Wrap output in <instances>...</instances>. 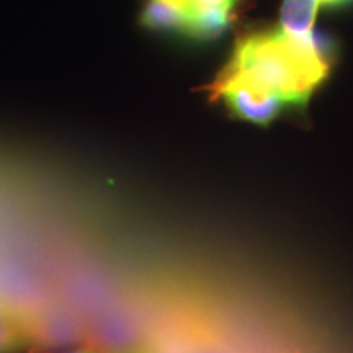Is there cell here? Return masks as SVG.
<instances>
[{
    "instance_id": "6",
    "label": "cell",
    "mask_w": 353,
    "mask_h": 353,
    "mask_svg": "<svg viewBox=\"0 0 353 353\" xmlns=\"http://www.w3.org/2000/svg\"><path fill=\"white\" fill-rule=\"evenodd\" d=\"M26 335L12 322L0 321V353L20 350L26 345Z\"/></svg>"
},
{
    "instance_id": "1",
    "label": "cell",
    "mask_w": 353,
    "mask_h": 353,
    "mask_svg": "<svg viewBox=\"0 0 353 353\" xmlns=\"http://www.w3.org/2000/svg\"><path fill=\"white\" fill-rule=\"evenodd\" d=\"M224 68L270 92L285 105H304L327 77L329 61L314 34L294 38L275 30L241 38Z\"/></svg>"
},
{
    "instance_id": "5",
    "label": "cell",
    "mask_w": 353,
    "mask_h": 353,
    "mask_svg": "<svg viewBox=\"0 0 353 353\" xmlns=\"http://www.w3.org/2000/svg\"><path fill=\"white\" fill-rule=\"evenodd\" d=\"M319 6V0H283L280 30L294 38H311Z\"/></svg>"
},
{
    "instance_id": "3",
    "label": "cell",
    "mask_w": 353,
    "mask_h": 353,
    "mask_svg": "<svg viewBox=\"0 0 353 353\" xmlns=\"http://www.w3.org/2000/svg\"><path fill=\"white\" fill-rule=\"evenodd\" d=\"M232 8L228 6H196L192 3L187 25L183 32L196 39H213L228 30L231 25Z\"/></svg>"
},
{
    "instance_id": "10",
    "label": "cell",
    "mask_w": 353,
    "mask_h": 353,
    "mask_svg": "<svg viewBox=\"0 0 353 353\" xmlns=\"http://www.w3.org/2000/svg\"><path fill=\"white\" fill-rule=\"evenodd\" d=\"M321 6H341V3H345L348 0H319Z\"/></svg>"
},
{
    "instance_id": "4",
    "label": "cell",
    "mask_w": 353,
    "mask_h": 353,
    "mask_svg": "<svg viewBox=\"0 0 353 353\" xmlns=\"http://www.w3.org/2000/svg\"><path fill=\"white\" fill-rule=\"evenodd\" d=\"M188 0H145L141 21L152 30H180L187 25Z\"/></svg>"
},
{
    "instance_id": "9",
    "label": "cell",
    "mask_w": 353,
    "mask_h": 353,
    "mask_svg": "<svg viewBox=\"0 0 353 353\" xmlns=\"http://www.w3.org/2000/svg\"><path fill=\"white\" fill-rule=\"evenodd\" d=\"M112 353H152V348L145 347H136V348H125V350H117Z\"/></svg>"
},
{
    "instance_id": "11",
    "label": "cell",
    "mask_w": 353,
    "mask_h": 353,
    "mask_svg": "<svg viewBox=\"0 0 353 353\" xmlns=\"http://www.w3.org/2000/svg\"><path fill=\"white\" fill-rule=\"evenodd\" d=\"M65 353H95L94 350H72V352H65Z\"/></svg>"
},
{
    "instance_id": "8",
    "label": "cell",
    "mask_w": 353,
    "mask_h": 353,
    "mask_svg": "<svg viewBox=\"0 0 353 353\" xmlns=\"http://www.w3.org/2000/svg\"><path fill=\"white\" fill-rule=\"evenodd\" d=\"M152 353H183L179 347L174 345H162V347H154Z\"/></svg>"
},
{
    "instance_id": "7",
    "label": "cell",
    "mask_w": 353,
    "mask_h": 353,
    "mask_svg": "<svg viewBox=\"0 0 353 353\" xmlns=\"http://www.w3.org/2000/svg\"><path fill=\"white\" fill-rule=\"evenodd\" d=\"M190 3H196V6H228L234 7L237 0H188Z\"/></svg>"
},
{
    "instance_id": "2",
    "label": "cell",
    "mask_w": 353,
    "mask_h": 353,
    "mask_svg": "<svg viewBox=\"0 0 353 353\" xmlns=\"http://www.w3.org/2000/svg\"><path fill=\"white\" fill-rule=\"evenodd\" d=\"M210 94L223 100L234 117L255 125H268L286 107L278 97L226 68L211 83Z\"/></svg>"
}]
</instances>
